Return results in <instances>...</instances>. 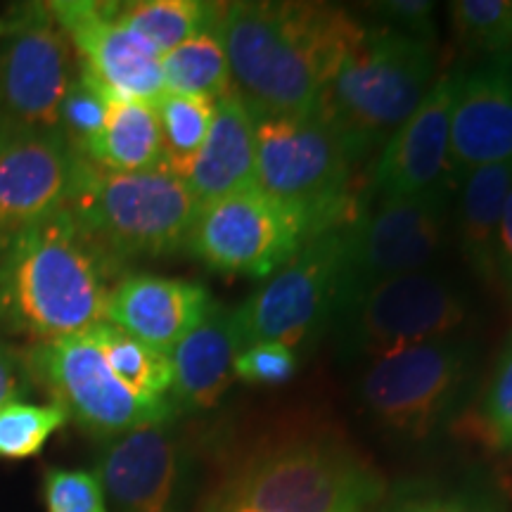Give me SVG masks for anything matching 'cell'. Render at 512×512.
<instances>
[{
  "label": "cell",
  "instance_id": "6da1fadb",
  "mask_svg": "<svg viewBox=\"0 0 512 512\" xmlns=\"http://www.w3.org/2000/svg\"><path fill=\"white\" fill-rule=\"evenodd\" d=\"M347 10L325 3H221L216 31L233 86L254 117H304L363 34Z\"/></svg>",
  "mask_w": 512,
  "mask_h": 512
},
{
  "label": "cell",
  "instance_id": "7a4b0ae2",
  "mask_svg": "<svg viewBox=\"0 0 512 512\" xmlns=\"http://www.w3.org/2000/svg\"><path fill=\"white\" fill-rule=\"evenodd\" d=\"M114 264L67 209L0 245V328L34 342L83 335L105 320Z\"/></svg>",
  "mask_w": 512,
  "mask_h": 512
},
{
  "label": "cell",
  "instance_id": "3957f363",
  "mask_svg": "<svg viewBox=\"0 0 512 512\" xmlns=\"http://www.w3.org/2000/svg\"><path fill=\"white\" fill-rule=\"evenodd\" d=\"M432 79L430 43L392 27L363 29L313 114L337 133L356 164L406 124Z\"/></svg>",
  "mask_w": 512,
  "mask_h": 512
},
{
  "label": "cell",
  "instance_id": "277c9868",
  "mask_svg": "<svg viewBox=\"0 0 512 512\" xmlns=\"http://www.w3.org/2000/svg\"><path fill=\"white\" fill-rule=\"evenodd\" d=\"M64 209L117 266V261L185 249L200 202L169 169L110 174L81 157Z\"/></svg>",
  "mask_w": 512,
  "mask_h": 512
},
{
  "label": "cell",
  "instance_id": "5b68a950",
  "mask_svg": "<svg viewBox=\"0 0 512 512\" xmlns=\"http://www.w3.org/2000/svg\"><path fill=\"white\" fill-rule=\"evenodd\" d=\"M384 484L366 460L325 439H297L247 460L211 508L238 512H368Z\"/></svg>",
  "mask_w": 512,
  "mask_h": 512
},
{
  "label": "cell",
  "instance_id": "8992f818",
  "mask_svg": "<svg viewBox=\"0 0 512 512\" xmlns=\"http://www.w3.org/2000/svg\"><path fill=\"white\" fill-rule=\"evenodd\" d=\"M347 147L318 114L256 119L254 185L304 211L320 233L354 221Z\"/></svg>",
  "mask_w": 512,
  "mask_h": 512
},
{
  "label": "cell",
  "instance_id": "52a82bcc",
  "mask_svg": "<svg viewBox=\"0 0 512 512\" xmlns=\"http://www.w3.org/2000/svg\"><path fill=\"white\" fill-rule=\"evenodd\" d=\"M475 373V347L458 335L370 361L358 394L370 418L403 439H427L456 411Z\"/></svg>",
  "mask_w": 512,
  "mask_h": 512
},
{
  "label": "cell",
  "instance_id": "ba28073f",
  "mask_svg": "<svg viewBox=\"0 0 512 512\" xmlns=\"http://www.w3.org/2000/svg\"><path fill=\"white\" fill-rule=\"evenodd\" d=\"M318 233L304 211L252 185L202 204L185 249L211 271L264 280Z\"/></svg>",
  "mask_w": 512,
  "mask_h": 512
},
{
  "label": "cell",
  "instance_id": "9c48e42d",
  "mask_svg": "<svg viewBox=\"0 0 512 512\" xmlns=\"http://www.w3.org/2000/svg\"><path fill=\"white\" fill-rule=\"evenodd\" d=\"M344 242L347 223L313 235L290 264L233 311L242 347L278 342L297 349L330 328L339 304Z\"/></svg>",
  "mask_w": 512,
  "mask_h": 512
},
{
  "label": "cell",
  "instance_id": "30bf717a",
  "mask_svg": "<svg viewBox=\"0 0 512 512\" xmlns=\"http://www.w3.org/2000/svg\"><path fill=\"white\" fill-rule=\"evenodd\" d=\"M467 320V302L451 280L418 271L384 280L344 306L330 328L347 358L375 361L392 351L456 335Z\"/></svg>",
  "mask_w": 512,
  "mask_h": 512
},
{
  "label": "cell",
  "instance_id": "8fae6325",
  "mask_svg": "<svg viewBox=\"0 0 512 512\" xmlns=\"http://www.w3.org/2000/svg\"><path fill=\"white\" fill-rule=\"evenodd\" d=\"M24 358L34 384L95 437L112 439L140 425L174 418L171 401H143L126 389L86 332L34 342Z\"/></svg>",
  "mask_w": 512,
  "mask_h": 512
},
{
  "label": "cell",
  "instance_id": "7c38bea8",
  "mask_svg": "<svg viewBox=\"0 0 512 512\" xmlns=\"http://www.w3.org/2000/svg\"><path fill=\"white\" fill-rule=\"evenodd\" d=\"M446 207V188L439 183L408 200L380 202L347 223L337 313L384 280L427 271L444 245Z\"/></svg>",
  "mask_w": 512,
  "mask_h": 512
},
{
  "label": "cell",
  "instance_id": "4fadbf2b",
  "mask_svg": "<svg viewBox=\"0 0 512 512\" xmlns=\"http://www.w3.org/2000/svg\"><path fill=\"white\" fill-rule=\"evenodd\" d=\"M72 43L46 3L19 5L0 36V121L60 133V105L74 81Z\"/></svg>",
  "mask_w": 512,
  "mask_h": 512
},
{
  "label": "cell",
  "instance_id": "5bb4252c",
  "mask_svg": "<svg viewBox=\"0 0 512 512\" xmlns=\"http://www.w3.org/2000/svg\"><path fill=\"white\" fill-rule=\"evenodd\" d=\"M79 159L62 133L0 124V245L67 207Z\"/></svg>",
  "mask_w": 512,
  "mask_h": 512
},
{
  "label": "cell",
  "instance_id": "9a60e30c",
  "mask_svg": "<svg viewBox=\"0 0 512 512\" xmlns=\"http://www.w3.org/2000/svg\"><path fill=\"white\" fill-rule=\"evenodd\" d=\"M69 38L81 67L117 98L155 102L166 93L159 53L114 17V3L55 0L46 3Z\"/></svg>",
  "mask_w": 512,
  "mask_h": 512
},
{
  "label": "cell",
  "instance_id": "2e32d148",
  "mask_svg": "<svg viewBox=\"0 0 512 512\" xmlns=\"http://www.w3.org/2000/svg\"><path fill=\"white\" fill-rule=\"evenodd\" d=\"M183 467V444L166 420L107 439L93 475L105 501L121 512H171Z\"/></svg>",
  "mask_w": 512,
  "mask_h": 512
},
{
  "label": "cell",
  "instance_id": "e0dca14e",
  "mask_svg": "<svg viewBox=\"0 0 512 512\" xmlns=\"http://www.w3.org/2000/svg\"><path fill=\"white\" fill-rule=\"evenodd\" d=\"M512 162V50L456 74L451 164L456 171Z\"/></svg>",
  "mask_w": 512,
  "mask_h": 512
},
{
  "label": "cell",
  "instance_id": "ac0fdd59",
  "mask_svg": "<svg viewBox=\"0 0 512 512\" xmlns=\"http://www.w3.org/2000/svg\"><path fill=\"white\" fill-rule=\"evenodd\" d=\"M456 76H441L406 124L384 143L373 171L380 202L408 200L437 188L451 164V112Z\"/></svg>",
  "mask_w": 512,
  "mask_h": 512
},
{
  "label": "cell",
  "instance_id": "d6986e66",
  "mask_svg": "<svg viewBox=\"0 0 512 512\" xmlns=\"http://www.w3.org/2000/svg\"><path fill=\"white\" fill-rule=\"evenodd\" d=\"M207 287L162 275H128L112 287L105 320L169 354L211 309Z\"/></svg>",
  "mask_w": 512,
  "mask_h": 512
},
{
  "label": "cell",
  "instance_id": "ffe728a7",
  "mask_svg": "<svg viewBox=\"0 0 512 512\" xmlns=\"http://www.w3.org/2000/svg\"><path fill=\"white\" fill-rule=\"evenodd\" d=\"M242 349L233 311L211 304L200 323L185 335L171 358V406L181 411H209L233 382V363Z\"/></svg>",
  "mask_w": 512,
  "mask_h": 512
},
{
  "label": "cell",
  "instance_id": "44dd1931",
  "mask_svg": "<svg viewBox=\"0 0 512 512\" xmlns=\"http://www.w3.org/2000/svg\"><path fill=\"white\" fill-rule=\"evenodd\" d=\"M254 171L256 117L245 98L233 88L216 100L209 136L183 181L202 207L219 197L252 188Z\"/></svg>",
  "mask_w": 512,
  "mask_h": 512
},
{
  "label": "cell",
  "instance_id": "7402d4cb",
  "mask_svg": "<svg viewBox=\"0 0 512 512\" xmlns=\"http://www.w3.org/2000/svg\"><path fill=\"white\" fill-rule=\"evenodd\" d=\"M512 188V162L479 166L465 174L458 204V240L465 261L479 278H496L498 228Z\"/></svg>",
  "mask_w": 512,
  "mask_h": 512
},
{
  "label": "cell",
  "instance_id": "603a6c76",
  "mask_svg": "<svg viewBox=\"0 0 512 512\" xmlns=\"http://www.w3.org/2000/svg\"><path fill=\"white\" fill-rule=\"evenodd\" d=\"M88 162L110 174H138L164 169L162 131L155 105L140 100L114 98L105 128L83 150Z\"/></svg>",
  "mask_w": 512,
  "mask_h": 512
},
{
  "label": "cell",
  "instance_id": "cb8c5ba5",
  "mask_svg": "<svg viewBox=\"0 0 512 512\" xmlns=\"http://www.w3.org/2000/svg\"><path fill=\"white\" fill-rule=\"evenodd\" d=\"M219 5L202 0H138L114 3V17L162 57L202 31L216 27Z\"/></svg>",
  "mask_w": 512,
  "mask_h": 512
},
{
  "label": "cell",
  "instance_id": "d4e9b609",
  "mask_svg": "<svg viewBox=\"0 0 512 512\" xmlns=\"http://www.w3.org/2000/svg\"><path fill=\"white\" fill-rule=\"evenodd\" d=\"M86 335L93 339L107 366L126 389H131L143 401H169L171 380H174L169 354L140 342L138 337L128 335L107 320L93 325Z\"/></svg>",
  "mask_w": 512,
  "mask_h": 512
},
{
  "label": "cell",
  "instance_id": "484cf974",
  "mask_svg": "<svg viewBox=\"0 0 512 512\" xmlns=\"http://www.w3.org/2000/svg\"><path fill=\"white\" fill-rule=\"evenodd\" d=\"M159 64H162L164 88L169 93L219 100L235 88L216 27L164 53Z\"/></svg>",
  "mask_w": 512,
  "mask_h": 512
},
{
  "label": "cell",
  "instance_id": "4316f807",
  "mask_svg": "<svg viewBox=\"0 0 512 512\" xmlns=\"http://www.w3.org/2000/svg\"><path fill=\"white\" fill-rule=\"evenodd\" d=\"M214 110L216 100L169 91L155 102L159 131H162L164 169L185 178L209 136Z\"/></svg>",
  "mask_w": 512,
  "mask_h": 512
},
{
  "label": "cell",
  "instance_id": "83f0119b",
  "mask_svg": "<svg viewBox=\"0 0 512 512\" xmlns=\"http://www.w3.org/2000/svg\"><path fill=\"white\" fill-rule=\"evenodd\" d=\"M69 422L55 401H12L0 408V458L22 460L38 456L48 439Z\"/></svg>",
  "mask_w": 512,
  "mask_h": 512
},
{
  "label": "cell",
  "instance_id": "f1b7e54d",
  "mask_svg": "<svg viewBox=\"0 0 512 512\" xmlns=\"http://www.w3.org/2000/svg\"><path fill=\"white\" fill-rule=\"evenodd\" d=\"M114 98L117 95L107 91L83 67L69 83V91L60 105V133L76 155H83V150L100 136Z\"/></svg>",
  "mask_w": 512,
  "mask_h": 512
},
{
  "label": "cell",
  "instance_id": "f546056e",
  "mask_svg": "<svg viewBox=\"0 0 512 512\" xmlns=\"http://www.w3.org/2000/svg\"><path fill=\"white\" fill-rule=\"evenodd\" d=\"M451 8L453 34L465 48L496 55L512 46V0H456Z\"/></svg>",
  "mask_w": 512,
  "mask_h": 512
},
{
  "label": "cell",
  "instance_id": "4dcf8cb0",
  "mask_svg": "<svg viewBox=\"0 0 512 512\" xmlns=\"http://www.w3.org/2000/svg\"><path fill=\"white\" fill-rule=\"evenodd\" d=\"M373 512H501V503L477 486L408 484L382 496Z\"/></svg>",
  "mask_w": 512,
  "mask_h": 512
},
{
  "label": "cell",
  "instance_id": "1f68e13d",
  "mask_svg": "<svg viewBox=\"0 0 512 512\" xmlns=\"http://www.w3.org/2000/svg\"><path fill=\"white\" fill-rule=\"evenodd\" d=\"M472 430L489 451L512 453V335L486 384Z\"/></svg>",
  "mask_w": 512,
  "mask_h": 512
},
{
  "label": "cell",
  "instance_id": "d6a6232c",
  "mask_svg": "<svg viewBox=\"0 0 512 512\" xmlns=\"http://www.w3.org/2000/svg\"><path fill=\"white\" fill-rule=\"evenodd\" d=\"M43 496L48 512H110L98 477L86 470H48Z\"/></svg>",
  "mask_w": 512,
  "mask_h": 512
},
{
  "label": "cell",
  "instance_id": "836d02e7",
  "mask_svg": "<svg viewBox=\"0 0 512 512\" xmlns=\"http://www.w3.org/2000/svg\"><path fill=\"white\" fill-rule=\"evenodd\" d=\"M297 351L278 342L247 344L238 351L233 373L238 380L256 387H275L297 375Z\"/></svg>",
  "mask_w": 512,
  "mask_h": 512
},
{
  "label": "cell",
  "instance_id": "e575fe53",
  "mask_svg": "<svg viewBox=\"0 0 512 512\" xmlns=\"http://www.w3.org/2000/svg\"><path fill=\"white\" fill-rule=\"evenodd\" d=\"M377 12L389 19L387 27L430 43L434 36V3L427 0H387L377 3Z\"/></svg>",
  "mask_w": 512,
  "mask_h": 512
},
{
  "label": "cell",
  "instance_id": "d590c367",
  "mask_svg": "<svg viewBox=\"0 0 512 512\" xmlns=\"http://www.w3.org/2000/svg\"><path fill=\"white\" fill-rule=\"evenodd\" d=\"M34 387L24 351L15 349L0 337V408L12 401H27Z\"/></svg>",
  "mask_w": 512,
  "mask_h": 512
},
{
  "label": "cell",
  "instance_id": "8d00e7d4",
  "mask_svg": "<svg viewBox=\"0 0 512 512\" xmlns=\"http://www.w3.org/2000/svg\"><path fill=\"white\" fill-rule=\"evenodd\" d=\"M496 273H498V278L508 285V290L512 294V188L508 192V197H505L501 228H498Z\"/></svg>",
  "mask_w": 512,
  "mask_h": 512
},
{
  "label": "cell",
  "instance_id": "74e56055",
  "mask_svg": "<svg viewBox=\"0 0 512 512\" xmlns=\"http://www.w3.org/2000/svg\"><path fill=\"white\" fill-rule=\"evenodd\" d=\"M209 512H238V510H219V508H209Z\"/></svg>",
  "mask_w": 512,
  "mask_h": 512
},
{
  "label": "cell",
  "instance_id": "f35d334b",
  "mask_svg": "<svg viewBox=\"0 0 512 512\" xmlns=\"http://www.w3.org/2000/svg\"><path fill=\"white\" fill-rule=\"evenodd\" d=\"M0 36H3V19H0Z\"/></svg>",
  "mask_w": 512,
  "mask_h": 512
},
{
  "label": "cell",
  "instance_id": "ab89813d",
  "mask_svg": "<svg viewBox=\"0 0 512 512\" xmlns=\"http://www.w3.org/2000/svg\"><path fill=\"white\" fill-rule=\"evenodd\" d=\"M0 124H3V121H0Z\"/></svg>",
  "mask_w": 512,
  "mask_h": 512
}]
</instances>
